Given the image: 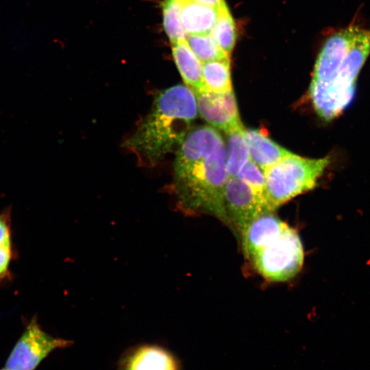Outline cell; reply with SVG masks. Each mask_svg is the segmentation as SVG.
Masks as SVG:
<instances>
[{"label": "cell", "instance_id": "1", "mask_svg": "<svg viewBox=\"0 0 370 370\" xmlns=\"http://www.w3.org/2000/svg\"><path fill=\"white\" fill-rule=\"evenodd\" d=\"M226 146L217 129L193 127L176 150L173 192L186 212L211 214L230 225L225 203Z\"/></svg>", "mask_w": 370, "mask_h": 370}, {"label": "cell", "instance_id": "2", "mask_svg": "<svg viewBox=\"0 0 370 370\" xmlns=\"http://www.w3.org/2000/svg\"><path fill=\"white\" fill-rule=\"evenodd\" d=\"M197 112L195 95L188 86L177 84L164 89L124 145L143 163L153 166L178 148L193 128Z\"/></svg>", "mask_w": 370, "mask_h": 370}, {"label": "cell", "instance_id": "3", "mask_svg": "<svg viewBox=\"0 0 370 370\" xmlns=\"http://www.w3.org/2000/svg\"><path fill=\"white\" fill-rule=\"evenodd\" d=\"M370 54V30L360 27L336 75L329 84L310 86L309 94L319 117L331 121L353 101L358 76Z\"/></svg>", "mask_w": 370, "mask_h": 370}, {"label": "cell", "instance_id": "4", "mask_svg": "<svg viewBox=\"0 0 370 370\" xmlns=\"http://www.w3.org/2000/svg\"><path fill=\"white\" fill-rule=\"evenodd\" d=\"M330 164V158H308L295 153L283 158L264 172L265 201L273 212L293 197L313 189Z\"/></svg>", "mask_w": 370, "mask_h": 370}, {"label": "cell", "instance_id": "5", "mask_svg": "<svg viewBox=\"0 0 370 370\" xmlns=\"http://www.w3.org/2000/svg\"><path fill=\"white\" fill-rule=\"evenodd\" d=\"M251 259L258 272L267 280L287 281L297 275L303 265L304 253L299 236L288 225L277 239Z\"/></svg>", "mask_w": 370, "mask_h": 370}, {"label": "cell", "instance_id": "6", "mask_svg": "<svg viewBox=\"0 0 370 370\" xmlns=\"http://www.w3.org/2000/svg\"><path fill=\"white\" fill-rule=\"evenodd\" d=\"M71 343L46 333L34 317L12 349L5 367L12 370H35L51 352Z\"/></svg>", "mask_w": 370, "mask_h": 370}, {"label": "cell", "instance_id": "7", "mask_svg": "<svg viewBox=\"0 0 370 370\" xmlns=\"http://www.w3.org/2000/svg\"><path fill=\"white\" fill-rule=\"evenodd\" d=\"M224 196L230 226L240 235L252 221L269 212L252 188L238 176L228 177Z\"/></svg>", "mask_w": 370, "mask_h": 370}, {"label": "cell", "instance_id": "8", "mask_svg": "<svg viewBox=\"0 0 370 370\" xmlns=\"http://www.w3.org/2000/svg\"><path fill=\"white\" fill-rule=\"evenodd\" d=\"M359 29L358 26L350 25L326 40L315 63L310 86H324L334 79Z\"/></svg>", "mask_w": 370, "mask_h": 370}, {"label": "cell", "instance_id": "9", "mask_svg": "<svg viewBox=\"0 0 370 370\" xmlns=\"http://www.w3.org/2000/svg\"><path fill=\"white\" fill-rule=\"evenodd\" d=\"M194 93L199 114L212 127L227 134L243 127L233 90L224 92L204 90Z\"/></svg>", "mask_w": 370, "mask_h": 370}, {"label": "cell", "instance_id": "10", "mask_svg": "<svg viewBox=\"0 0 370 370\" xmlns=\"http://www.w3.org/2000/svg\"><path fill=\"white\" fill-rule=\"evenodd\" d=\"M287 226L284 221L273 212L264 213L252 221L241 234L243 247L247 257L251 258L277 239Z\"/></svg>", "mask_w": 370, "mask_h": 370}, {"label": "cell", "instance_id": "11", "mask_svg": "<svg viewBox=\"0 0 370 370\" xmlns=\"http://www.w3.org/2000/svg\"><path fill=\"white\" fill-rule=\"evenodd\" d=\"M122 370H180L175 357L158 345H145L130 351L122 362Z\"/></svg>", "mask_w": 370, "mask_h": 370}, {"label": "cell", "instance_id": "12", "mask_svg": "<svg viewBox=\"0 0 370 370\" xmlns=\"http://www.w3.org/2000/svg\"><path fill=\"white\" fill-rule=\"evenodd\" d=\"M263 131L245 129L244 134L249 158L264 173L267 168L293 153L275 143Z\"/></svg>", "mask_w": 370, "mask_h": 370}, {"label": "cell", "instance_id": "13", "mask_svg": "<svg viewBox=\"0 0 370 370\" xmlns=\"http://www.w3.org/2000/svg\"><path fill=\"white\" fill-rule=\"evenodd\" d=\"M218 17V8L193 0H183L180 23L186 35L210 34Z\"/></svg>", "mask_w": 370, "mask_h": 370}, {"label": "cell", "instance_id": "14", "mask_svg": "<svg viewBox=\"0 0 370 370\" xmlns=\"http://www.w3.org/2000/svg\"><path fill=\"white\" fill-rule=\"evenodd\" d=\"M173 56L185 84L193 92L206 90L202 77V63L194 54L186 39L171 43Z\"/></svg>", "mask_w": 370, "mask_h": 370}, {"label": "cell", "instance_id": "15", "mask_svg": "<svg viewBox=\"0 0 370 370\" xmlns=\"http://www.w3.org/2000/svg\"><path fill=\"white\" fill-rule=\"evenodd\" d=\"M202 77L206 90L214 92L232 90L230 58L202 63Z\"/></svg>", "mask_w": 370, "mask_h": 370}, {"label": "cell", "instance_id": "16", "mask_svg": "<svg viewBox=\"0 0 370 370\" xmlns=\"http://www.w3.org/2000/svg\"><path fill=\"white\" fill-rule=\"evenodd\" d=\"M244 127L227 133L226 169L229 177L237 176L249 159Z\"/></svg>", "mask_w": 370, "mask_h": 370}, {"label": "cell", "instance_id": "17", "mask_svg": "<svg viewBox=\"0 0 370 370\" xmlns=\"http://www.w3.org/2000/svg\"><path fill=\"white\" fill-rule=\"evenodd\" d=\"M210 34L219 47L230 55L235 44L236 30L234 20L225 1L218 8L217 20Z\"/></svg>", "mask_w": 370, "mask_h": 370}, {"label": "cell", "instance_id": "18", "mask_svg": "<svg viewBox=\"0 0 370 370\" xmlns=\"http://www.w3.org/2000/svg\"><path fill=\"white\" fill-rule=\"evenodd\" d=\"M186 40L201 63L230 58L211 34L187 35Z\"/></svg>", "mask_w": 370, "mask_h": 370}, {"label": "cell", "instance_id": "19", "mask_svg": "<svg viewBox=\"0 0 370 370\" xmlns=\"http://www.w3.org/2000/svg\"><path fill=\"white\" fill-rule=\"evenodd\" d=\"M182 1L183 0H165L163 4L164 27L171 43L186 39L187 36L180 18Z\"/></svg>", "mask_w": 370, "mask_h": 370}, {"label": "cell", "instance_id": "20", "mask_svg": "<svg viewBox=\"0 0 370 370\" xmlns=\"http://www.w3.org/2000/svg\"><path fill=\"white\" fill-rule=\"evenodd\" d=\"M237 176L252 188L267 210L265 201L266 181L262 170L249 158ZM267 211L269 212L268 210Z\"/></svg>", "mask_w": 370, "mask_h": 370}, {"label": "cell", "instance_id": "21", "mask_svg": "<svg viewBox=\"0 0 370 370\" xmlns=\"http://www.w3.org/2000/svg\"><path fill=\"white\" fill-rule=\"evenodd\" d=\"M11 259V242L0 245V278L6 275Z\"/></svg>", "mask_w": 370, "mask_h": 370}, {"label": "cell", "instance_id": "22", "mask_svg": "<svg viewBox=\"0 0 370 370\" xmlns=\"http://www.w3.org/2000/svg\"><path fill=\"white\" fill-rule=\"evenodd\" d=\"M10 209H6L0 214V245L10 243V230L9 225Z\"/></svg>", "mask_w": 370, "mask_h": 370}, {"label": "cell", "instance_id": "23", "mask_svg": "<svg viewBox=\"0 0 370 370\" xmlns=\"http://www.w3.org/2000/svg\"><path fill=\"white\" fill-rule=\"evenodd\" d=\"M199 3L212 8H218L224 0H193Z\"/></svg>", "mask_w": 370, "mask_h": 370}, {"label": "cell", "instance_id": "24", "mask_svg": "<svg viewBox=\"0 0 370 370\" xmlns=\"http://www.w3.org/2000/svg\"><path fill=\"white\" fill-rule=\"evenodd\" d=\"M0 370H12V369H10L8 368L5 367V368H3V369H1Z\"/></svg>", "mask_w": 370, "mask_h": 370}]
</instances>
